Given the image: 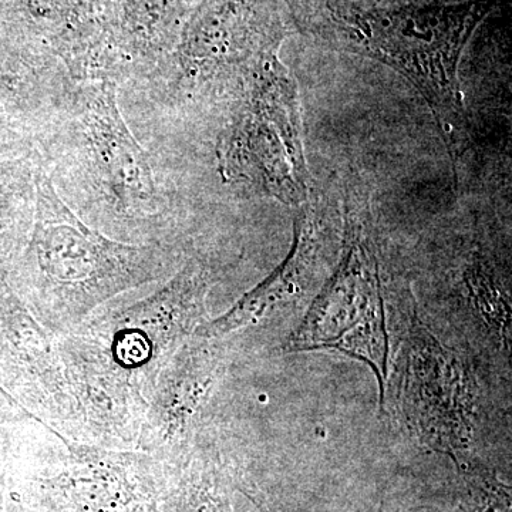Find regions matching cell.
Masks as SVG:
<instances>
[{"label":"cell","mask_w":512,"mask_h":512,"mask_svg":"<svg viewBox=\"0 0 512 512\" xmlns=\"http://www.w3.org/2000/svg\"><path fill=\"white\" fill-rule=\"evenodd\" d=\"M389 342L379 245L366 198L355 194L345 202L335 271L286 340L285 350H332L365 363L375 373L382 409L389 382Z\"/></svg>","instance_id":"obj_3"},{"label":"cell","mask_w":512,"mask_h":512,"mask_svg":"<svg viewBox=\"0 0 512 512\" xmlns=\"http://www.w3.org/2000/svg\"><path fill=\"white\" fill-rule=\"evenodd\" d=\"M210 269L192 258L150 295L113 301L84 319L77 330L141 397L151 390L165 362L207 322Z\"/></svg>","instance_id":"obj_4"},{"label":"cell","mask_w":512,"mask_h":512,"mask_svg":"<svg viewBox=\"0 0 512 512\" xmlns=\"http://www.w3.org/2000/svg\"><path fill=\"white\" fill-rule=\"evenodd\" d=\"M394 406L414 440L460 467L474 460L478 386L460 353L441 343L412 312L394 365Z\"/></svg>","instance_id":"obj_5"},{"label":"cell","mask_w":512,"mask_h":512,"mask_svg":"<svg viewBox=\"0 0 512 512\" xmlns=\"http://www.w3.org/2000/svg\"><path fill=\"white\" fill-rule=\"evenodd\" d=\"M495 5L497 0H471L362 9L345 0H305L303 20L323 42L372 57L406 77L433 111L457 170L471 140L458 66L468 40Z\"/></svg>","instance_id":"obj_1"},{"label":"cell","mask_w":512,"mask_h":512,"mask_svg":"<svg viewBox=\"0 0 512 512\" xmlns=\"http://www.w3.org/2000/svg\"><path fill=\"white\" fill-rule=\"evenodd\" d=\"M456 512H512L511 487L480 461L457 467Z\"/></svg>","instance_id":"obj_11"},{"label":"cell","mask_w":512,"mask_h":512,"mask_svg":"<svg viewBox=\"0 0 512 512\" xmlns=\"http://www.w3.org/2000/svg\"><path fill=\"white\" fill-rule=\"evenodd\" d=\"M295 222V239L284 262L264 282L245 293L220 318L210 319L195 336L229 339L242 330L265 325L308 302L328 281L342 248L343 214L329 201H305Z\"/></svg>","instance_id":"obj_7"},{"label":"cell","mask_w":512,"mask_h":512,"mask_svg":"<svg viewBox=\"0 0 512 512\" xmlns=\"http://www.w3.org/2000/svg\"><path fill=\"white\" fill-rule=\"evenodd\" d=\"M227 348V339L192 336L165 362L148 399L137 450L151 456L187 453L227 375Z\"/></svg>","instance_id":"obj_8"},{"label":"cell","mask_w":512,"mask_h":512,"mask_svg":"<svg viewBox=\"0 0 512 512\" xmlns=\"http://www.w3.org/2000/svg\"><path fill=\"white\" fill-rule=\"evenodd\" d=\"M84 127L107 183L123 201L153 197V174L144 151L136 143L116 107L113 87L94 90L83 116Z\"/></svg>","instance_id":"obj_9"},{"label":"cell","mask_w":512,"mask_h":512,"mask_svg":"<svg viewBox=\"0 0 512 512\" xmlns=\"http://www.w3.org/2000/svg\"><path fill=\"white\" fill-rule=\"evenodd\" d=\"M461 306L473 322L477 336L488 348L503 355L510 363L511 302L510 293L498 281L493 266L483 255H474L464 274Z\"/></svg>","instance_id":"obj_10"},{"label":"cell","mask_w":512,"mask_h":512,"mask_svg":"<svg viewBox=\"0 0 512 512\" xmlns=\"http://www.w3.org/2000/svg\"><path fill=\"white\" fill-rule=\"evenodd\" d=\"M244 113L224 143L225 167L276 200L301 205L309 198L301 113L295 84L276 53L259 64Z\"/></svg>","instance_id":"obj_6"},{"label":"cell","mask_w":512,"mask_h":512,"mask_svg":"<svg viewBox=\"0 0 512 512\" xmlns=\"http://www.w3.org/2000/svg\"><path fill=\"white\" fill-rule=\"evenodd\" d=\"M174 262L160 245L101 234L67 207L45 173L37 175L25 276L33 316L56 336L117 296L170 278L178 269Z\"/></svg>","instance_id":"obj_2"}]
</instances>
